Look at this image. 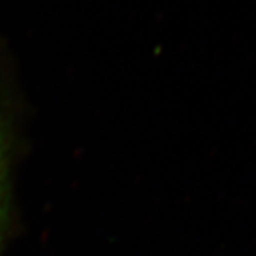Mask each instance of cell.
Returning <instances> with one entry per match:
<instances>
[{"mask_svg":"<svg viewBox=\"0 0 256 256\" xmlns=\"http://www.w3.org/2000/svg\"><path fill=\"white\" fill-rule=\"evenodd\" d=\"M0 222H2V150H0Z\"/></svg>","mask_w":256,"mask_h":256,"instance_id":"1","label":"cell"}]
</instances>
